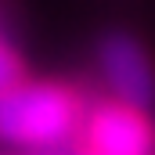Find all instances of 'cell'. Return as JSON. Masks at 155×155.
<instances>
[{"mask_svg": "<svg viewBox=\"0 0 155 155\" xmlns=\"http://www.w3.org/2000/svg\"><path fill=\"white\" fill-rule=\"evenodd\" d=\"M87 101L79 90L51 79H18L0 90V141L29 155H61L83 134Z\"/></svg>", "mask_w": 155, "mask_h": 155, "instance_id": "obj_1", "label": "cell"}, {"mask_svg": "<svg viewBox=\"0 0 155 155\" xmlns=\"http://www.w3.org/2000/svg\"><path fill=\"white\" fill-rule=\"evenodd\" d=\"M83 144L87 155H155V126L144 108L97 101L87 105Z\"/></svg>", "mask_w": 155, "mask_h": 155, "instance_id": "obj_2", "label": "cell"}, {"mask_svg": "<svg viewBox=\"0 0 155 155\" xmlns=\"http://www.w3.org/2000/svg\"><path fill=\"white\" fill-rule=\"evenodd\" d=\"M97 72L105 79L112 101L144 108L155 101V69L148 51L130 33H108L97 47Z\"/></svg>", "mask_w": 155, "mask_h": 155, "instance_id": "obj_3", "label": "cell"}, {"mask_svg": "<svg viewBox=\"0 0 155 155\" xmlns=\"http://www.w3.org/2000/svg\"><path fill=\"white\" fill-rule=\"evenodd\" d=\"M18 79H25V69H22V58H18V51L4 40L0 33V90H7V87H15Z\"/></svg>", "mask_w": 155, "mask_h": 155, "instance_id": "obj_4", "label": "cell"}, {"mask_svg": "<svg viewBox=\"0 0 155 155\" xmlns=\"http://www.w3.org/2000/svg\"><path fill=\"white\" fill-rule=\"evenodd\" d=\"M25 155H29V152H25Z\"/></svg>", "mask_w": 155, "mask_h": 155, "instance_id": "obj_5", "label": "cell"}]
</instances>
